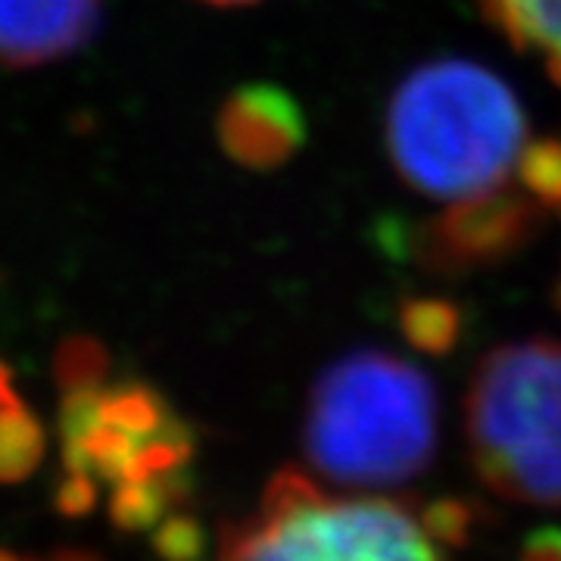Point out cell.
<instances>
[{
	"label": "cell",
	"mask_w": 561,
	"mask_h": 561,
	"mask_svg": "<svg viewBox=\"0 0 561 561\" xmlns=\"http://www.w3.org/2000/svg\"><path fill=\"white\" fill-rule=\"evenodd\" d=\"M219 140L241 165H278L300 144V113L275 88H243L221 106Z\"/></svg>",
	"instance_id": "cell-7"
},
{
	"label": "cell",
	"mask_w": 561,
	"mask_h": 561,
	"mask_svg": "<svg viewBox=\"0 0 561 561\" xmlns=\"http://www.w3.org/2000/svg\"><path fill=\"white\" fill-rule=\"evenodd\" d=\"M47 449L38 415L22 402L13 375L0 362V483L28 478Z\"/></svg>",
	"instance_id": "cell-9"
},
{
	"label": "cell",
	"mask_w": 561,
	"mask_h": 561,
	"mask_svg": "<svg viewBox=\"0 0 561 561\" xmlns=\"http://www.w3.org/2000/svg\"><path fill=\"white\" fill-rule=\"evenodd\" d=\"M101 25V0H0V66L28 69L81 50Z\"/></svg>",
	"instance_id": "cell-6"
},
{
	"label": "cell",
	"mask_w": 561,
	"mask_h": 561,
	"mask_svg": "<svg viewBox=\"0 0 561 561\" xmlns=\"http://www.w3.org/2000/svg\"><path fill=\"white\" fill-rule=\"evenodd\" d=\"M527 561H561V546H556L552 537H542V542L527 549Z\"/></svg>",
	"instance_id": "cell-10"
},
{
	"label": "cell",
	"mask_w": 561,
	"mask_h": 561,
	"mask_svg": "<svg viewBox=\"0 0 561 561\" xmlns=\"http://www.w3.org/2000/svg\"><path fill=\"white\" fill-rule=\"evenodd\" d=\"M468 456L486 490L561 508V341L490 350L465 393Z\"/></svg>",
	"instance_id": "cell-4"
},
{
	"label": "cell",
	"mask_w": 561,
	"mask_h": 561,
	"mask_svg": "<svg viewBox=\"0 0 561 561\" xmlns=\"http://www.w3.org/2000/svg\"><path fill=\"white\" fill-rule=\"evenodd\" d=\"M203 3H213V7H247V3H260V0H203Z\"/></svg>",
	"instance_id": "cell-12"
},
{
	"label": "cell",
	"mask_w": 561,
	"mask_h": 561,
	"mask_svg": "<svg viewBox=\"0 0 561 561\" xmlns=\"http://www.w3.org/2000/svg\"><path fill=\"white\" fill-rule=\"evenodd\" d=\"M437 537V522L402 502L331 493L287 468L221 534L219 561H443Z\"/></svg>",
	"instance_id": "cell-5"
},
{
	"label": "cell",
	"mask_w": 561,
	"mask_h": 561,
	"mask_svg": "<svg viewBox=\"0 0 561 561\" xmlns=\"http://www.w3.org/2000/svg\"><path fill=\"white\" fill-rule=\"evenodd\" d=\"M47 561H101L94 559V556H81V552H60V556H54V559Z\"/></svg>",
	"instance_id": "cell-11"
},
{
	"label": "cell",
	"mask_w": 561,
	"mask_h": 561,
	"mask_svg": "<svg viewBox=\"0 0 561 561\" xmlns=\"http://www.w3.org/2000/svg\"><path fill=\"white\" fill-rule=\"evenodd\" d=\"M60 505L88 512L101 486L110 515L125 530L157 527L184 493L194 434L172 402L144 381H94L62 387Z\"/></svg>",
	"instance_id": "cell-2"
},
{
	"label": "cell",
	"mask_w": 561,
	"mask_h": 561,
	"mask_svg": "<svg viewBox=\"0 0 561 561\" xmlns=\"http://www.w3.org/2000/svg\"><path fill=\"white\" fill-rule=\"evenodd\" d=\"M383 138L400 179L446 203V213L512 194L540 197L530 181L537 140L522 103L478 62L434 60L405 76L387 106Z\"/></svg>",
	"instance_id": "cell-1"
},
{
	"label": "cell",
	"mask_w": 561,
	"mask_h": 561,
	"mask_svg": "<svg viewBox=\"0 0 561 561\" xmlns=\"http://www.w3.org/2000/svg\"><path fill=\"white\" fill-rule=\"evenodd\" d=\"M437 393L412 362L381 350L337 359L309 393L302 449L324 481L383 490L437 456Z\"/></svg>",
	"instance_id": "cell-3"
},
{
	"label": "cell",
	"mask_w": 561,
	"mask_h": 561,
	"mask_svg": "<svg viewBox=\"0 0 561 561\" xmlns=\"http://www.w3.org/2000/svg\"><path fill=\"white\" fill-rule=\"evenodd\" d=\"M481 10L518 54L561 84V0H481Z\"/></svg>",
	"instance_id": "cell-8"
},
{
	"label": "cell",
	"mask_w": 561,
	"mask_h": 561,
	"mask_svg": "<svg viewBox=\"0 0 561 561\" xmlns=\"http://www.w3.org/2000/svg\"><path fill=\"white\" fill-rule=\"evenodd\" d=\"M559 216H561V209H559ZM559 302H561V284H559Z\"/></svg>",
	"instance_id": "cell-14"
},
{
	"label": "cell",
	"mask_w": 561,
	"mask_h": 561,
	"mask_svg": "<svg viewBox=\"0 0 561 561\" xmlns=\"http://www.w3.org/2000/svg\"><path fill=\"white\" fill-rule=\"evenodd\" d=\"M0 561H28V559H20V556H13V552H3V549H0Z\"/></svg>",
	"instance_id": "cell-13"
}]
</instances>
